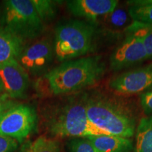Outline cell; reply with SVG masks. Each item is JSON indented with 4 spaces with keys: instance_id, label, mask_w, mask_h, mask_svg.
<instances>
[{
    "instance_id": "cell-1",
    "label": "cell",
    "mask_w": 152,
    "mask_h": 152,
    "mask_svg": "<svg viewBox=\"0 0 152 152\" xmlns=\"http://www.w3.org/2000/svg\"><path fill=\"white\" fill-rule=\"evenodd\" d=\"M106 65L101 56L80 57L63 62L38 79V94L61 96L80 92L102 78Z\"/></svg>"
},
{
    "instance_id": "cell-2",
    "label": "cell",
    "mask_w": 152,
    "mask_h": 152,
    "mask_svg": "<svg viewBox=\"0 0 152 152\" xmlns=\"http://www.w3.org/2000/svg\"><path fill=\"white\" fill-rule=\"evenodd\" d=\"M87 93L68 96L44 106L42 118L51 135L56 137H87L111 135L89 120L86 111Z\"/></svg>"
},
{
    "instance_id": "cell-3",
    "label": "cell",
    "mask_w": 152,
    "mask_h": 152,
    "mask_svg": "<svg viewBox=\"0 0 152 152\" xmlns=\"http://www.w3.org/2000/svg\"><path fill=\"white\" fill-rule=\"evenodd\" d=\"M86 111L95 126L111 135L128 139L134 135V112L128 104L118 99L99 92L87 94Z\"/></svg>"
},
{
    "instance_id": "cell-4",
    "label": "cell",
    "mask_w": 152,
    "mask_h": 152,
    "mask_svg": "<svg viewBox=\"0 0 152 152\" xmlns=\"http://www.w3.org/2000/svg\"><path fill=\"white\" fill-rule=\"evenodd\" d=\"M97 32L96 22L76 19L61 23L55 29L54 39L56 59L65 62L92 52Z\"/></svg>"
},
{
    "instance_id": "cell-5",
    "label": "cell",
    "mask_w": 152,
    "mask_h": 152,
    "mask_svg": "<svg viewBox=\"0 0 152 152\" xmlns=\"http://www.w3.org/2000/svg\"><path fill=\"white\" fill-rule=\"evenodd\" d=\"M3 27L22 39L39 37L45 23L36 10L33 0H8L4 1Z\"/></svg>"
},
{
    "instance_id": "cell-6",
    "label": "cell",
    "mask_w": 152,
    "mask_h": 152,
    "mask_svg": "<svg viewBox=\"0 0 152 152\" xmlns=\"http://www.w3.org/2000/svg\"><path fill=\"white\" fill-rule=\"evenodd\" d=\"M37 114L28 104H14L0 115V135L15 139L19 143L37 128Z\"/></svg>"
},
{
    "instance_id": "cell-7",
    "label": "cell",
    "mask_w": 152,
    "mask_h": 152,
    "mask_svg": "<svg viewBox=\"0 0 152 152\" xmlns=\"http://www.w3.org/2000/svg\"><path fill=\"white\" fill-rule=\"evenodd\" d=\"M125 31V39L110 56V68L113 71L128 69L148 60L143 43L138 33L130 27Z\"/></svg>"
},
{
    "instance_id": "cell-8",
    "label": "cell",
    "mask_w": 152,
    "mask_h": 152,
    "mask_svg": "<svg viewBox=\"0 0 152 152\" xmlns=\"http://www.w3.org/2000/svg\"><path fill=\"white\" fill-rule=\"evenodd\" d=\"M54 56V40L42 37L24 47L18 62L28 73L40 76L47 73Z\"/></svg>"
},
{
    "instance_id": "cell-9",
    "label": "cell",
    "mask_w": 152,
    "mask_h": 152,
    "mask_svg": "<svg viewBox=\"0 0 152 152\" xmlns=\"http://www.w3.org/2000/svg\"><path fill=\"white\" fill-rule=\"evenodd\" d=\"M109 87L121 95H132L152 90V64L123 72L111 77Z\"/></svg>"
},
{
    "instance_id": "cell-10",
    "label": "cell",
    "mask_w": 152,
    "mask_h": 152,
    "mask_svg": "<svg viewBox=\"0 0 152 152\" xmlns=\"http://www.w3.org/2000/svg\"><path fill=\"white\" fill-rule=\"evenodd\" d=\"M0 79L3 84L4 94L9 98L24 97L29 87V75L18 61L0 66Z\"/></svg>"
},
{
    "instance_id": "cell-11",
    "label": "cell",
    "mask_w": 152,
    "mask_h": 152,
    "mask_svg": "<svg viewBox=\"0 0 152 152\" xmlns=\"http://www.w3.org/2000/svg\"><path fill=\"white\" fill-rule=\"evenodd\" d=\"M116 0H71L66 2L68 11L73 16L87 21L96 22L117 7Z\"/></svg>"
},
{
    "instance_id": "cell-12",
    "label": "cell",
    "mask_w": 152,
    "mask_h": 152,
    "mask_svg": "<svg viewBox=\"0 0 152 152\" xmlns=\"http://www.w3.org/2000/svg\"><path fill=\"white\" fill-rule=\"evenodd\" d=\"M24 40L4 27H0V66L18 61Z\"/></svg>"
},
{
    "instance_id": "cell-13",
    "label": "cell",
    "mask_w": 152,
    "mask_h": 152,
    "mask_svg": "<svg viewBox=\"0 0 152 152\" xmlns=\"http://www.w3.org/2000/svg\"><path fill=\"white\" fill-rule=\"evenodd\" d=\"M87 138L98 152H132L134 148L132 140L121 137L98 135Z\"/></svg>"
},
{
    "instance_id": "cell-14",
    "label": "cell",
    "mask_w": 152,
    "mask_h": 152,
    "mask_svg": "<svg viewBox=\"0 0 152 152\" xmlns=\"http://www.w3.org/2000/svg\"><path fill=\"white\" fill-rule=\"evenodd\" d=\"M135 132V152H152V116L141 118Z\"/></svg>"
},
{
    "instance_id": "cell-15",
    "label": "cell",
    "mask_w": 152,
    "mask_h": 152,
    "mask_svg": "<svg viewBox=\"0 0 152 152\" xmlns=\"http://www.w3.org/2000/svg\"><path fill=\"white\" fill-rule=\"evenodd\" d=\"M128 13L132 22L152 26V0L128 1Z\"/></svg>"
},
{
    "instance_id": "cell-16",
    "label": "cell",
    "mask_w": 152,
    "mask_h": 152,
    "mask_svg": "<svg viewBox=\"0 0 152 152\" xmlns=\"http://www.w3.org/2000/svg\"><path fill=\"white\" fill-rule=\"evenodd\" d=\"M21 152H61V142L58 140L42 135L33 142L23 145Z\"/></svg>"
},
{
    "instance_id": "cell-17",
    "label": "cell",
    "mask_w": 152,
    "mask_h": 152,
    "mask_svg": "<svg viewBox=\"0 0 152 152\" xmlns=\"http://www.w3.org/2000/svg\"><path fill=\"white\" fill-rule=\"evenodd\" d=\"M33 3L44 23L51 21L56 16V1L50 0H33Z\"/></svg>"
},
{
    "instance_id": "cell-18",
    "label": "cell",
    "mask_w": 152,
    "mask_h": 152,
    "mask_svg": "<svg viewBox=\"0 0 152 152\" xmlns=\"http://www.w3.org/2000/svg\"><path fill=\"white\" fill-rule=\"evenodd\" d=\"M106 19L107 24L113 29H120L126 27V29L130 24V18L131 19L129 13H127L124 9H118L117 7L114 10L104 17Z\"/></svg>"
},
{
    "instance_id": "cell-19",
    "label": "cell",
    "mask_w": 152,
    "mask_h": 152,
    "mask_svg": "<svg viewBox=\"0 0 152 152\" xmlns=\"http://www.w3.org/2000/svg\"><path fill=\"white\" fill-rule=\"evenodd\" d=\"M138 33L143 43L148 60L152 58V26H144L132 22L129 26Z\"/></svg>"
},
{
    "instance_id": "cell-20",
    "label": "cell",
    "mask_w": 152,
    "mask_h": 152,
    "mask_svg": "<svg viewBox=\"0 0 152 152\" xmlns=\"http://www.w3.org/2000/svg\"><path fill=\"white\" fill-rule=\"evenodd\" d=\"M70 152H98L87 137L73 138L68 143Z\"/></svg>"
},
{
    "instance_id": "cell-21",
    "label": "cell",
    "mask_w": 152,
    "mask_h": 152,
    "mask_svg": "<svg viewBox=\"0 0 152 152\" xmlns=\"http://www.w3.org/2000/svg\"><path fill=\"white\" fill-rule=\"evenodd\" d=\"M18 145V141L15 139L0 135V152H15Z\"/></svg>"
},
{
    "instance_id": "cell-22",
    "label": "cell",
    "mask_w": 152,
    "mask_h": 152,
    "mask_svg": "<svg viewBox=\"0 0 152 152\" xmlns=\"http://www.w3.org/2000/svg\"><path fill=\"white\" fill-rule=\"evenodd\" d=\"M140 101L145 114L152 116V90L140 94Z\"/></svg>"
},
{
    "instance_id": "cell-23",
    "label": "cell",
    "mask_w": 152,
    "mask_h": 152,
    "mask_svg": "<svg viewBox=\"0 0 152 152\" xmlns=\"http://www.w3.org/2000/svg\"><path fill=\"white\" fill-rule=\"evenodd\" d=\"M14 104H16L14 101L9 98L5 94L1 95L0 96V115Z\"/></svg>"
},
{
    "instance_id": "cell-24",
    "label": "cell",
    "mask_w": 152,
    "mask_h": 152,
    "mask_svg": "<svg viewBox=\"0 0 152 152\" xmlns=\"http://www.w3.org/2000/svg\"><path fill=\"white\" fill-rule=\"evenodd\" d=\"M2 94H4V87H3V84L2 83H1V79H0V96Z\"/></svg>"
},
{
    "instance_id": "cell-25",
    "label": "cell",
    "mask_w": 152,
    "mask_h": 152,
    "mask_svg": "<svg viewBox=\"0 0 152 152\" xmlns=\"http://www.w3.org/2000/svg\"><path fill=\"white\" fill-rule=\"evenodd\" d=\"M18 152H21V151H20H20H18Z\"/></svg>"
}]
</instances>
